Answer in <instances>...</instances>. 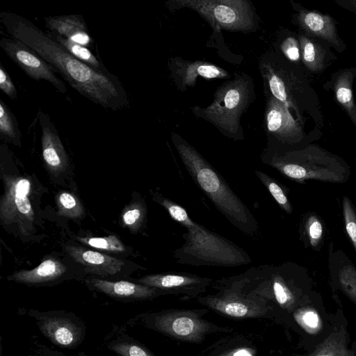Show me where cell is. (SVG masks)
<instances>
[{"label":"cell","instance_id":"obj_28","mask_svg":"<svg viewBox=\"0 0 356 356\" xmlns=\"http://www.w3.org/2000/svg\"><path fill=\"white\" fill-rule=\"evenodd\" d=\"M0 137L16 145L21 144L22 134L17 118L1 99H0Z\"/></svg>","mask_w":356,"mask_h":356},{"label":"cell","instance_id":"obj_20","mask_svg":"<svg viewBox=\"0 0 356 356\" xmlns=\"http://www.w3.org/2000/svg\"><path fill=\"white\" fill-rule=\"evenodd\" d=\"M296 21L307 33L327 41L338 51L341 49L342 44L337 33L335 23L329 15L300 10L296 15Z\"/></svg>","mask_w":356,"mask_h":356},{"label":"cell","instance_id":"obj_9","mask_svg":"<svg viewBox=\"0 0 356 356\" xmlns=\"http://www.w3.org/2000/svg\"><path fill=\"white\" fill-rule=\"evenodd\" d=\"M222 292L220 295L200 298L210 307L232 317H252L261 316L264 307L258 300V296L243 292L240 275L222 278L217 282Z\"/></svg>","mask_w":356,"mask_h":356},{"label":"cell","instance_id":"obj_10","mask_svg":"<svg viewBox=\"0 0 356 356\" xmlns=\"http://www.w3.org/2000/svg\"><path fill=\"white\" fill-rule=\"evenodd\" d=\"M0 47L30 78L47 81L59 92H67V86L56 76L52 67L26 44L6 36L0 40Z\"/></svg>","mask_w":356,"mask_h":356},{"label":"cell","instance_id":"obj_23","mask_svg":"<svg viewBox=\"0 0 356 356\" xmlns=\"http://www.w3.org/2000/svg\"><path fill=\"white\" fill-rule=\"evenodd\" d=\"M325 233L324 224L318 214L309 211L303 216L299 234L305 247L320 251L324 243Z\"/></svg>","mask_w":356,"mask_h":356},{"label":"cell","instance_id":"obj_6","mask_svg":"<svg viewBox=\"0 0 356 356\" xmlns=\"http://www.w3.org/2000/svg\"><path fill=\"white\" fill-rule=\"evenodd\" d=\"M244 289L267 297L284 309H293L311 284L307 269L292 261L252 266L239 275Z\"/></svg>","mask_w":356,"mask_h":356},{"label":"cell","instance_id":"obj_35","mask_svg":"<svg viewBox=\"0 0 356 356\" xmlns=\"http://www.w3.org/2000/svg\"><path fill=\"white\" fill-rule=\"evenodd\" d=\"M295 317L300 325L310 332H317L322 325L318 313L310 307H303L298 310Z\"/></svg>","mask_w":356,"mask_h":356},{"label":"cell","instance_id":"obj_27","mask_svg":"<svg viewBox=\"0 0 356 356\" xmlns=\"http://www.w3.org/2000/svg\"><path fill=\"white\" fill-rule=\"evenodd\" d=\"M254 172L280 209L287 214H291L293 209L288 197L289 188L261 170H255Z\"/></svg>","mask_w":356,"mask_h":356},{"label":"cell","instance_id":"obj_16","mask_svg":"<svg viewBox=\"0 0 356 356\" xmlns=\"http://www.w3.org/2000/svg\"><path fill=\"white\" fill-rule=\"evenodd\" d=\"M38 120L42 130V154L49 170L58 174L65 170L68 156L55 124L48 114L40 111Z\"/></svg>","mask_w":356,"mask_h":356},{"label":"cell","instance_id":"obj_19","mask_svg":"<svg viewBox=\"0 0 356 356\" xmlns=\"http://www.w3.org/2000/svg\"><path fill=\"white\" fill-rule=\"evenodd\" d=\"M328 268L332 281L356 303V266L341 250H334L332 243L330 245Z\"/></svg>","mask_w":356,"mask_h":356},{"label":"cell","instance_id":"obj_18","mask_svg":"<svg viewBox=\"0 0 356 356\" xmlns=\"http://www.w3.org/2000/svg\"><path fill=\"white\" fill-rule=\"evenodd\" d=\"M66 250L73 260L91 273L102 277H111L118 273L124 261L109 255L81 247L67 246Z\"/></svg>","mask_w":356,"mask_h":356},{"label":"cell","instance_id":"obj_39","mask_svg":"<svg viewBox=\"0 0 356 356\" xmlns=\"http://www.w3.org/2000/svg\"><path fill=\"white\" fill-rule=\"evenodd\" d=\"M350 3H351L352 6L356 9V1H351Z\"/></svg>","mask_w":356,"mask_h":356},{"label":"cell","instance_id":"obj_30","mask_svg":"<svg viewBox=\"0 0 356 356\" xmlns=\"http://www.w3.org/2000/svg\"><path fill=\"white\" fill-rule=\"evenodd\" d=\"M58 214L70 218H78L84 213L82 204L72 193L63 191L56 196Z\"/></svg>","mask_w":356,"mask_h":356},{"label":"cell","instance_id":"obj_31","mask_svg":"<svg viewBox=\"0 0 356 356\" xmlns=\"http://www.w3.org/2000/svg\"><path fill=\"white\" fill-rule=\"evenodd\" d=\"M146 207L144 202L132 204L122 214L123 225L131 231L139 230L146 220Z\"/></svg>","mask_w":356,"mask_h":356},{"label":"cell","instance_id":"obj_33","mask_svg":"<svg viewBox=\"0 0 356 356\" xmlns=\"http://www.w3.org/2000/svg\"><path fill=\"white\" fill-rule=\"evenodd\" d=\"M108 347L119 356H154L145 347L132 341H114Z\"/></svg>","mask_w":356,"mask_h":356},{"label":"cell","instance_id":"obj_11","mask_svg":"<svg viewBox=\"0 0 356 356\" xmlns=\"http://www.w3.org/2000/svg\"><path fill=\"white\" fill-rule=\"evenodd\" d=\"M170 78L176 88L184 92L196 85L198 77L209 79H228V71L206 60H188L180 56L170 57L168 61Z\"/></svg>","mask_w":356,"mask_h":356},{"label":"cell","instance_id":"obj_38","mask_svg":"<svg viewBox=\"0 0 356 356\" xmlns=\"http://www.w3.org/2000/svg\"><path fill=\"white\" fill-rule=\"evenodd\" d=\"M255 350L248 347H241L225 353L219 356H254Z\"/></svg>","mask_w":356,"mask_h":356},{"label":"cell","instance_id":"obj_17","mask_svg":"<svg viewBox=\"0 0 356 356\" xmlns=\"http://www.w3.org/2000/svg\"><path fill=\"white\" fill-rule=\"evenodd\" d=\"M86 283L93 289L121 301H140L154 298L160 289L128 281H109L90 278Z\"/></svg>","mask_w":356,"mask_h":356},{"label":"cell","instance_id":"obj_32","mask_svg":"<svg viewBox=\"0 0 356 356\" xmlns=\"http://www.w3.org/2000/svg\"><path fill=\"white\" fill-rule=\"evenodd\" d=\"M79 240L88 246L108 252H123L126 250L124 245L115 236L79 238Z\"/></svg>","mask_w":356,"mask_h":356},{"label":"cell","instance_id":"obj_14","mask_svg":"<svg viewBox=\"0 0 356 356\" xmlns=\"http://www.w3.org/2000/svg\"><path fill=\"white\" fill-rule=\"evenodd\" d=\"M37 319V324L42 334L56 346L73 348L83 339V327L75 318L61 314H45Z\"/></svg>","mask_w":356,"mask_h":356},{"label":"cell","instance_id":"obj_22","mask_svg":"<svg viewBox=\"0 0 356 356\" xmlns=\"http://www.w3.org/2000/svg\"><path fill=\"white\" fill-rule=\"evenodd\" d=\"M66 271L65 266L54 258L44 259L31 270H21L8 277V280L29 285L49 283L61 277Z\"/></svg>","mask_w":356,"mask_h":356},{"label":"cell","instance_id":"obj_36","mask_svg":"<svg viewBox=\"0 0 356 356\" xmlns=\"http://www.w3.org/2000/svg\"><path fill=\"white\" fill-rule=\"evenodd\" d=\"M280 48L284 56L289 60L297 62L300 60V44L293 37L287 36L284 38L280 44Z\"/></svg>","mask_w":356,"mask_h":356},{"label":"cell","instance_id":"obj_4","mask_svg":"<svg viewBox=\"0 0 356 356\" xmlns=\"http://www.w3.org/2000/svg\"><path fill=\"white\" fill-rule=\"evenodd\" d=\"M263 163L299 184L308 180L343 184L350 177L347 163L316 145L298 149L265 147L260 155Z\"/></svg>","mask_w":356,"mask_h":356},{"label":"cell","instance_id":"obj_26","mask_svg":"<svg viewBox=\"0 0 356 356\" xmlns=\"http://www.w3.org/2000/svg\"><path fill=\"white\" fill-rule=\"evenodd\" d=\"M353 73L343 70L334 83V91L339 103L343 107L356 127V105L352 92Z\"/></svg>","mask_w":356,"mask_h":356},{"label":"cell","instance_id":"obj_12","mask_svg":"<svg viewBox=\"0 0 356 356\" xmlns=\"http://www.w3.org/2000/svg\"><path fill=\"white\" fill-rule=\"evenodd\" d=\"M155 330L176 339L199 342L204 339L209 324L191 312H170L156 316L153 320Z\"/></svg>","mask_w":356,"mask_h":356},{"label":"cell","instance_id":"obj_24","mask_svg":"<svg viewBox=\"0 0 356 356\" xmlns=\"http://www.w3.org/2000/svg\"><path fill=\"white\" fill-rule=\"evenodd\" d=\"M47 33L79 60L97 72L104 74L110 72L104 65L101 60H99L88 47L73 42L70 39L51 31L47 32Z\"/></svg>","mask_w":356,"mask_h":356},{"label":"cell","instance_id":"obj_8","mask_svg":"<svg viewBox=\"0 0 356 356\" xmlns=\"http://www.w3.org/2000/svg\"><path fill=\"white\" fill-rule=\"evenodd\" d=\"M264 130L266 147L289 149L302 139V130L286 104L273 96L264 94Z\"/></svg>","mask_w":356,"mask_h":356},{"label":"cell","instance_id":"obj_15","mask_svg":"<svg viewBox=\"0 0 356 356\" xmlns=\"http://www.w3.org/2000/svg\"><path fill=\"white\" fill-rule=\"evenodd\" d=\"M212 280L197 275L168 272L147 275L137 280L138 283L161 291L197 293L204 291Z\"/></svg>","mask_w":356,"mask_h":356},{"label":"cell","instance_id":"obj_5","mask_svg":"<svg viewBox=\"0 0 356 356\" xmlns=\"http://www.w3.org/2000/svg\"><path fill=\"white\" fill-rule=\"evenodd\" d=\"M253 78L244 72L219 86L207 107L193 106L191 113L214 126L224 136L234 141L244 140L241 118L255 100Z\"/></svg>","mask_w":356,"mask_h":356},{"label":"cell","instance_id":"obj_37","mask_svg":"<svg viewBox=\"0 0 356 356\" xmlns=\"http://www.w3.org/2000/svg\"><path fill=\"white\" fill-rule=\"evenodd\" d=\"M0 89L12 100L17 99V89L11 77L1 63H0Z\"/></svg>","mask_w":356,"mask_h":356},{"label":"cell","instance_id":"obj_2","mask_svg":"<svg viewBox=\"0 0 356 356\" xmlns=\"http://www.w3.org/2000/svg\"><path fill=\"white\" fill-rule=\"evenodd\" d=\"M151 195L152 200L186 230L181 235L184 243L172 254L177 264L193 266L236 267L251 263L252 259L245 250L195 222L181 205L161 193L153 191Z\"/></svg>","mask_w":356,"mask_h":356},{"label":"cell","instance_id":"obj_13","mask_svg":"<svg viewBox=\"0 0 356 356\" xmlns=\"http://www.w3.org/2000/svg\"><path fill=\"white\" fill-rule=\"evenodd\" d=\"M30 188L31 183L25 178L6 181L5 193L0 202V214L5 222L33 220V211L27 197Z\"/></svg>","mask_w":356,"mask_h":356},{"label":"cell","instance_id":"obj_1","mask_svg":"<svg viewBox=\"0 0 356 356\" xmlns=\"http://www.w3.org/2000/svg\"><path fill=\"white\" fill-rule=\"evenodd\" d=\"M0 20L11 38L32 49L82 96L114 111L129 107L128 95L117 76L97 72L79 60L47 32L21 15L2 11Z\"/></svg>","mask_w":356,"mask_h":356},{"label":"cell","instance_id":"obj_21","mask_svg":"<svg viewBox=\"0 0 356 356\" xmlns=\"http://www.w3.org/2000/svg\"><path fill=\"white\" fill-rule=\"evenodd\" d=\"M46 27L51 32L84 46L92 42L86 23L81 15L49 16L44 18Z\"/></svg>","mask_w":356,"mask_h":356},{"label":"cell","instance_id":"obj_25","mask_svg":"<svg viewBox=\"0 0 356 356\" xmlns=\"http://www.w3.org/2000/svg\"><path fill=\"white\" fill-rule=\"evenodd\" d=\"M347 333L344 327L333 332L307 356H355L346 343Z\"/></svg>","mask_w":356,"mask_h":356},{"label":"cell","instance_id":"obj_7","mask_svg":"<svg viewBox=\"0 0 356 356\" xmlns=\"http://www.w3.org/2000/svg\"><path fill=\"white\" fill-rule=\"evenodd\" d=\"M165 5L170 13L182 8L196 12L216 32L249 33L259 29V17L249 0H168Z\"/></svg>","mask_w":356,"mask_h":356},{"label":"cell","instance_id":"obj_34","mask_svg":"<svg viewBox=\"0 0 356 356\" xmlns=\"http://www.w3.org/2000/svg\"><path fill=\"white\" fill-rule=\"evenodd\" d=\"M342 211L346 232L356 252V208L346 195L342 199Z\"/></svg>","mask_w":356,"mask_h":356},{"label":"cell","instance_id":"obj_29","mask_svg":"<svg viewBox=\"0 0 356 356\" xmlns=\"http://www.w3.org/2000/svg\"><path fill=\"white\" fill-rule=\"evenodd\" d=\"M300 48L302 61L312 72H318L323 67V49L305 35H299Z\"/></svg>","mask_w":356,"mask_h":356},{"label":"cell","instance_id":"obj_40","mask_svg":"<svg viewBox=\"0 0 356 356\" xmlns=\"http://www.w3.org/2000/svg\"><path fill=\"white\" fill-rule=\"evenodd\" d=\"M355 74H356V72H355Z\"/></svg>","mask_w":356,"mask_h":356},{"label":"cell","instance_id":"obj_3","mask_svg":"<svg viewBox=\"0 0 356 356\" xmlns=\"http://www.w3.org/2000/svg\"><path fill=\"white\" fill-rule=\"evenodd\" d=\"M171 140L193 181L216 208L240 232L259 238L257 219L216 168L177 133L171 132Z\"/></svg>","mask_w":356,"mask_h":356}]
</instances>
